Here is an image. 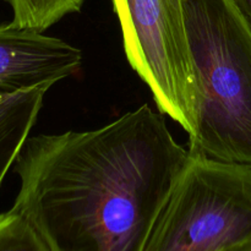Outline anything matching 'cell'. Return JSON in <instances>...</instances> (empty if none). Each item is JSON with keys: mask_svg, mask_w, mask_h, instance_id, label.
<instances>
[{"mask_svg": "<svg viewBox=\"0 0 251 251\" xmlns=\"http://www.w3.org/2000/svg\"><path fill=\"white\" fill-rule=\"evenodd\" d=\"M12 9L11 25L44 32L64 16L78 12L85 0H7Z\"/></svg>", "mask_w": 251, "mask_h": 251, "instance_id": "7", "label": "cell"}, {"mask_svg": "<svg viewBox=\"0 0 251 251\" xmlns=\"http://www.w3.org/2000/svg\"><path fill=\"white\" fill-rule=\"evenodd\" d=\"M198 82L193 154L251 164V26L235 0H183Z\"/></svg>", "mask_w": 251, "mask_h": 251, "instance_id": "2", "label": "cell"}, {"mask_svg": "<svg viewBox=\"0 0 251 251\" xmlns=\"http://www.w3.org/2000/svg\"><path fill=\"white\" fill-rule=\"evenodd\" d=\"M0 251H48L28 218L11 207L0 213Z\"/></svg>", "mask_w": 251, "mask_h": 251, "instance_id": "8", "label": "cell"}, {"mask_svg": "<svg viewBox=\"0 0 251 251\" xmlns=\"http://www.w3.org/2000/svg\"><path fill=\"white\" fill-rule=\"evenodd\" d=\"M130 65L150 87L161 113L189 135L199 90L183 0H113Z\"/></svg>", "mask_w": 251, "mask_h": 251, "instance_id": "4", "label": "cell"}, {"mask_svg": "<svg viewBox=\"0 0 251 251\" xmlns=\"http://www.w3.org/2000/svg\"><path fill=\"white\" fill-rule=\"evenodd\" d=\"M163 115L142 104L95 130L28 136L12 207L48 251H144L189 154Z\"/></svg>", "mask_w": 251, "mask_h": 251, "instance_id": "1", "label": "cell"}, {"mask_svg": "<svg viewBox=\"0 0 251 251\" xmlns=\"http://www.w3.org/2000/svg\"><path fill=\"white\" fill-rule=\"evenodd\" d=\"M235 2L251 26V0H235Z\"/></svg>", "mask_w": 251, "mask_h": 251, "instance_id": "9", "label": "cell"}, {"mask_svg": "<svg viewBox=\"0 0 251 251\" xmlns=\"http://www.w3.org/2000/svg\"><path fill=\"white\" fill-rule=\"evenodd\" d=\"M144 251H251V164L189 152Z\"/></svg>", "mask_w": 251, "mask_h": 251, "instance_id": "3", "label": "cell"}, {"mask_svg": "<svg viewBox=\"0 0 251 251\" xmlns=\"http://www.w3.org/2000/svg\"><path fill=\"white\" fill-rule=\"evenodd\" d=\"M43 32L11 24L0 26V92L47 86L80 69V49Z\"/></svg>", "mask_w": 251, "mask_h": 251, "instance_id": "5", "label": "cell"}, {"mask_svg": "<svg viewBox=\"0 0 251 251\" xmlns=\"http://www.w3.org/2000/svg\"><path fill=\"white\" fill-rule=\"evenodd\" d=\"M49 87L5 93L0 100V185L15 163L43 105Z\"/></svg>", "mask_w": 251, "mask_h": 251, "instance_id": "6", "label": "cell"}]
</instances>
